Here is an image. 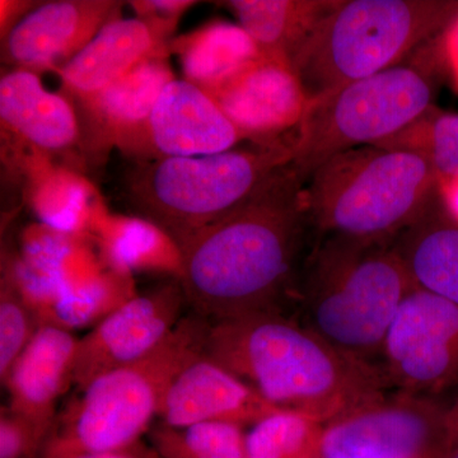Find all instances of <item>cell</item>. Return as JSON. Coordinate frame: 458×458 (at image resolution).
<instances>
[{"label": "cell", "instance_id": "6da1fadb", "mask_svg": "<svg viewBox=\"0 0 458 458\" xmlns=\"http://www.w3.org/2000/svg\"><path fill=\"white\" fill-rule=\"evenodd\" d=\"M304 182L280 168L246 204L182 247L180 283L209 322L279 311L293 279L307 218Z\"/></svg>", "mask_w": 458, "mask_h": 458}, {"label": "cell", "instance_id": "7a4b0ae2", "mask_svg": "<svg viewBox=\"0 0 458 458\" xmlns=\"http://www.w3.org/2000/svg\"><path fill=\"white\" fill-rule=\"evenodd\" d=\"M204 354L271 405L321 424L386 394L381 370L279 311L210 322Z\"/></svg>", "mask_w": 458, "mask_h": 458}, {"label": "cell", "instance_id": "3957f363", "mask_svg": "<svg viewBox=\"0 0 458 458\" xmlns=\"http://www.w3.org/2000/svg\"><path fill=\"white\" fill-rule=\"evenodd\" d=\"M412 289L394 246L328 237L301 288V324L379 369L388 328Z\"/></svg>", "mask_w": 458, "mask_h": 458}, {"label": "cell", "instance_id": "277c9868", "mask_svg": "<svg viewBox=\"0 0 458 458\" xmlns=\"http://www.w3.org/2000/svg\"><path fill=\"white\" fill-rule=\"evenodd\" d=\"M307 218L328 237L386 243L400 236L438 198L421 157L375 146L325 162L306 181Z\"/></svg>", "mask_w": 458, "mask_h": 458}, {"label": "cell", "instance_id": "5b68a950", "mask_svg": "<svg viewBox=\"0 0 458 458\" xmlns=\"http://www.w3.org/2000/svg\"><path fill=\"white\" fill-rule=\"evenodd\" d=\"M457 14L458 0H335L291 66L312 101L401 64Z\"/></svg>", "mask_w": 458, "mask_h": 458}, {"label": "cell", "instance_id": "8992f818", "mask_svg": "<svg viewBox=\"0 0 458 458\" xmlns=\"http://www.w3.org/2000/svg\"><path fill=\"white\" fill-rule=\"evenodd\" d=\"M210 322L191 313L147 358L89 382L56 418L40 458L126 450L158 418L174 377L203 354Z\"/></svg>", "mask_w": 458, "mask_h": 458}, {"label": "cell", "instance_id": "52a82bcc", "mask_svg": "<svg viewBox=\"0 0 458 458\" xmlns=\"http://www.w3.org/2000/svg\"><path fill=\"white\" fill-rule=\"evenodd\" d=\"M291 162V140L216 155L159 157L132 168L125 197L140 218L164 229L181 249L246 204Z\"/></svg>", "mask_w": 458, "mask_h": 458}, {"label": "cell", "instance_id": "ba28073f", "mask_svg": "<svg viewBox=\"0 0 458 458\" xmlns=\"http://www.w3.org/2000/svg\"><path fill=\"white\" fill-rule=\"evenodd\" d=\"M432 63H401L310 101L292 134L291 167L306 181L346 150L390 140L433 106Z\"/></svg>", "mask_w": 458, "mask_h": 458}, {"label": "cell", "instance_id": "9c48e42d", "mask_svg": "<svg viewBox=\"0 0 458 458\" xmlns=\"http://www.w3.org/2000/svg\"><path fill=\"white\" fill-rule=\"evenodd\" d=\"M451 451L448 408L433 397L384 394L322 428L321 458H445Z\"/></svg>", "mask_w": 458, "mask_h": 458}, {"label": "cell", "instance_id": "30bf717a", "mask_svg": "<svg viewBox=\"0 0 458 458\" xmlns=\"http://www.w3.org/2000/svg\"><path fill=\"white\" fill-rule=\"evenodd\" d=\"M379 370L399 393L433 397L458 386V306L414 288L382 346Z\"/></svg>", "mask_w": 458, "mask_h": 458}, {"label": "cell", "instance_id": "8fae6325", "mask_svg": "<svg viewBox=\"0 0 458 458\" xmlns=\"http://www.w3.org/2000/svg\"><path fill=\"white\" fill-rule=\"evenodd\" d=\"M188 307L179 282L135 294L78 342L73 385L83 390L98 377L137 363L170 337Z\"/></svg>", "mask_w": 458, "mask_h": 458}, {"label": "cell", "instance_id": "7c38bea8", "mask_svg": "<svg viewBox=\"0 0 458 458\" xmlns=\"http://www.w3.org/2000/svg\"><path fill=\"white\" fill-rule=\"evenodd\" d=\"M209 95L243 140L255 144L288 140L310 105L293 68L264 55Z\"/></svg>", "mask_w": 458, "mask_h": 458}, {"label": "cell", "instance_id": "4fadbf2b", "mask_svg": "<svg viewBox=\"0 0 458 458\" xmlns=\"http://www.w3.org/2000/svg\"><path fill=\"white\" fill-rule=\"evenodd\" d=\"M123 2L56 0L30 11L2 38V59L13 69L59 71L107 23L119 18Z\"/></svg>", "mask_w": 458, "mask_h": 458}, {"label": "cell", "instance_id": "5bb4252c", "mask_svg": "<svg viewBox=\"0 0 458 458\" xmlns=\"http://www.w3.org/2000/svg\"><path fill=\"white\" fill-rule=\"evenodd\" d=\"M278 410L203 352L174 377L158 418L159 423L174 428L208 421L252 427Z\"/></svg>", "mask_w": 458, "mask_h": 458}, {"label": "cell", "instance_id": "9a60e30c", "mask_svg": "<svg viewBox=\"0 0 458 458\" xmlns=\"http://www.w3.org/2000/svg\"><path fill=\"white\" fill-rule=\"evenodd\" d=\"M242 140L209 93L176 78L162 90L146 131L156 158L216 155Z\"/></svg>", "mask_w": 458, "mask_h": 458}, {"label": "cell", "instance_id": "2e32d148", "mask_svg": "<svg viewBox=\"0 0 458 458\" xmlns=\"http://www.w3.org/2000/svg\"><path fill=\"white\" fill-rule=\"evenodd\" d=\"M78 342L73 331L41 325L2 382L8 408L47 437L55 426L57 401L73 385Z\"/></svg>", "mask_w": 458, "mask_h": 458}, {"label": "cell", "instance_id": "e0dca14e", "mask_svg": "<svg viewBox=\"0 0 458 458\" xmlns=\"http://www.w3.org/2000/svg\"><path fill=\"white\" fill-rule=\"evenodd\" d=\"M171 35L143 18H116L57 73L66 92L84 101L107 89L140 63L168 56Z\"/></svg>", "mask_w": 458, "mask_h": 458}, {"label": "cell", "instance_id": "ac0fdd59", "mask_svg": "<svg viewBox=\"0 0 458 458\" xmlns=\"http://www.w3.org/2000/svg\"><path fill=\"white\" fill-rule=\"evenodd\" d=\"M0 120L5 131L41 153L65 152L81 138L69 99L45 89L38 73L26 69L2 75Z\"/></svg>", "mask_w": 458, "mask_h": 458}, {"label": "cell", "instance_id": "d6986e66", "mask_svg": "<svg viewBox=\"0 0 458 458\" xmlns=\"http://www.w3.org/2000/svg\"><path fill=\"white\" fill-rule=\"evenodd\" d=\"M174 72L167 56H157L140 63L128 74L81 101L95 131L102 140H113L126 149L144 147L150 114Z\"/></svg>", "mask_w": 458, "mask_h": 458}, {"label": "cell", "instance_id": "ffe728a7", "mask_svg": "<svg viewBox=\"0 0 458 458\" xmlns=\"http://www.w3.org/2000/svg\"><path fill=\"white\" fill-rule=\"evenodd\" d=\"M393 246L414 288L458 306V225L439 198Z\"/></svg>", "mask_w": 458, "mask_h": 458}, {"label": "cell", "instance_id": "44dd1931", "mask_svg": "<svg viewBox=\"0 0 458 458\" xmlns=\"http://www.w3.org/2000/svg\"><path fill=\"white\" fill-rule=\"evenodd\" d=\"M102 261L108 269L132 276L134 273L167 274L179 280L182 251L176 241L155 223L140 216L92 219Z\"/></svg>", "mask_w": 458, "mask_h": 458}, {"label": "cell", "instance_id": "7402d4cb", "mask_svg": "<svg viewBox=\"0 0 458 458\" xmlns=\"http://www.w3.org/2000/svg\"><path fill=\"white\" fill-rule=\"evenodd\" d=\"M335 0H231L236 17L262 55L291 65Z\"/></svg>", "mask_w": 458, "mask_h": 458}, {"label": "cell", "instance_id": "603a6c76", "mask_svg": "<svg viewBox=\"0 0 458 458\" xmlns=\"http://www.w3.org/2000/svg\"><path fill=\"white\" fill-rule=\"evenodd\" d=\"M170 49L179 55L185 80L208 93L262 56L242 27L225 21L174 38Z\"/></svg>", "mask_w": 458, "mask_h": 458}, {"label": "cell", "instance_id": "cb8c5ba5", "mask_svg": "<svg viewBox=\"0 0 458 458\" xmlns=\"http://www.w3.org/2000/svg\"><path fill=\"white\" fill-rule=\"evenodd\" d=\"M135 294L131 276L106 267L69 289L51 307L41 325H55L69 331L96 327Z\"/></svg>", "mask_w": 458, "mask_h": 458}, {"label": "cell", "instance_id": "d4e9b609", "mask_svg": "<svg viewBox=\"0 0 458 458\" xmlns=\"http://www.w3.org/2000/svg\"><path fill=\"white\" fill-rule=\"evenodd\" d=\"M375 147L421 157L429 165L438 188L458 177V114L432 106L403 131Z\"/></svg>", "mask_w": 458, "mask_h": 458}, {"label": "cell", "instance_id": "484cf974", "mask_svg": "<svg viewBox=\"0 0 458 458\" xmlns=\"http://www.w3.org/2000/svg\"><path fill=\"white\" fill-rule=\"evenodd\" d=\"M245 427L208 421L185 428L156 424L150 428V447L161 458H249Z\"/></svg>", "mask_w": 458, "mask_h": 458}, {"label": "cell", "instance_id": "4316f807", "mask_svg": "<svg viewBox=\"0 0 458 458\" xmlns=\"http://www.w3.org/2000/svg\"><path fill=\"white\" fill-rule=\"evenodd\" d=\"M32 190V208L45 227L81 236L89 231V189L68 171H42Z\"/></svg>", "mask_w": 458, "mask_h": 458}, {"label": "cell", "instance_id": "83f0119b", "mask_svg": "<svg viewBox=\"0 0 458 458\" xmlns=\"http://www.w3.org/2000/svg\"><path fill=\"white\" fill-rule=\"evenodd\" d=\"M324 424L293 410L273 412L247 432L249 458H321Z\"/></svg>", "mask_w": 458, "mask_h": 458}, {"label": "cell", "instance_id": "f1b7e54d", "mask_svg": "<svg viewBox=\"0 0 458 458\" xmlns=\"http://www.w3.org/2000/svg\"><path fill=\"white\" fill-rule=\"evenodd\" d=\"M41 327L40 319L8 279L0 283V379L4 381L18 357Z\"/></svg>", "mask_w": 458, "mask_h": 458}, {"label": "cell", "instance_id": "f546056e", "mask_svg": "<svg viewBox=\"0 0 458 458\" xmlns=\"http://www.w3.org/2000/svg\"><path fill=\"white\" fill-rule=\"evenodd\" d=\"M49 437L12 411L8 406L0 410V458L41 457Z\"/></svg>", "mask_w": 458, "mask_h": 458}, {"label": "cell", "instance_id": "4dcf8cb0", "mask_svg": "<svg viewBox=\"0 0 458 458\" xmlns=\"http://www.w3.org/2000/svg\"><path fill=\"white\" fill-rule=\"evenodd\" d=\"M137 17L149 21L168 32H174L180 17L197 2L191 0H143L131 2Z\"/></svg>", "mask_w": 458, "mask_h": 458}, {"label": "cell", "instance_id": "1f68e13d", "mask_svg": "<svg viewBox=\"0 0 458 458\" xmlns=\"http://www.w3.org/2000/svg\"><path fill=\"white\" fill-rule=\"evenodd\" d=\"M441 56L458 89V14L442 33Z\"/></svg>", "mask_w": 458, "mask_h": 458}, {"label": "cell", "instance_id": "d6a6232c", "mask_svg": "<svg viewBox=\"0 0 458 458\" xmlns=\"http://www.w3.org/2000/svg\"><path fill=\"white\" fill-rule=\"evenodd\" d=\"M35 3L31 2H4L2 0V38H4L12 27L16 25L18 21L22 20L23 17L36 7Z\"/></svg>", "mask_w": 458, "mask_h": 458}, {"label": "cell", "instance_id": "836d02e7", "mask_svg": "<svg viewBox=\"0 0 458 458\" xmlns=\"http://www.w3.org/2000/svg\"><path fill=\"white\" fill-rule=\"evenodd\" d=\"M438 198L445 213L458 225V177L438 185Z\"/></svg>", "mask_w": 458, "mask_h": 458}, {"label": "cell", "instance_id": "e575fe53", "mask_svg": "<svg viewBox=\"0 0 458 458\" xmlns=\"http://www.w3.org/2000/svg\"><path fill=\"white\" fill-rule=\"evenodd\" d=\"M71 458H161L153 451V448H147L141 445V443L132 445L126 450L105 452V454H82Z\"/></svg>", "mask_w": 458, "mask_h": 458}, {"label": "cell", "instance_id": "d590c367", "mask_svg": "<svg viewBox=\"0 0 458 458\" xmlns=\"http://www.w3.org/2000/svg\"><path fill=\"white\" fill-rule=\"evenodd\" d=\"M448 420H450L454 450H456L458 448V397L451 406H448Z\"/></svg>", "mask_w": 458, "mask_h": 458}, {"label": "cell", "instance_id": "8d00e7d4", "mask_svg": "<svg viewBox=\"0 0 458 458\" xmlns=\"http://www.w3.org/2000/svg\"><path fill=\"white\" fill-rule=\"evenodd\" d=\"M445 458H458V448H456V450L451 451L450 454H448Z\"/></svg>", "mask_w": 458, "mask_h": 458}]
</instances>
